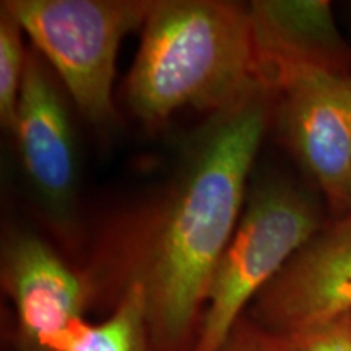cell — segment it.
I'll list each match as a JSON object with an SVG mask.
<instances>
[{
    "label": "cell",
    "mask_w": 351,
    "mask_h": 351,
    "mask_svg": "<svg viewBox=\"0 0 351 351\" xmlns=\"http://www.w3.org/2000/svg\"><path fill=\"white\" fill-rule=\"evenodd\" d=\"M350 320H351V314H350Z\"/></svg>",
    "instance_id": "obj_15"
},
{
    "label": "cell",
    "mask_w": 351,
    "mask_h": 351,
    "mask_svg": "<svg viewBox=\"0 0 351 351\" xmlns=\"http://www.w3.org/2000/svg\"><path fill=\"white\" fill-rule=\"evenodd\" d=\"M249 12L257 82L267 90L289 69H351V49L327 0H256Z\"/></svg>",
    "instance_id": "obj_9"
},
{
    "label": "cell",
    "mask_w": 351,
    "mask_h": 351,
    "mask_svg": "<svg viewBox=\"0 0 351 351\" xmlns=\"http://www.w3.org/2000/svg\"><path fill=\"white\" fill-rule=\"evenodd\" d=\"M256 322L275 335L351 314V215L335 218L309 239L262 289Z\"/></svg>",
    "instance_id": "obj_6"
},
{
    "label": "cell",
    "mask_w": 351,
    "mask_h": 351,
    "mask_svg": "<svg viewBox=\"0 0 351 351\" xmlns=\"http://www.w3.org/2000/svg\"><path fill=\"white\" fill-rule=\"evenodd\" d=\"M13 134L43 212L57 231L69 232L77 210V160L65 103L38 51L28 64Z\"/></svg>",
    "instance_id": "obj_7"
},
{
    "label": "cell",
    "mask_w": 351,
    "mask_h": 351,
    "mask_svg": "<svg viewBox=\"0 0 351 351\" xmlns=\"http://www.w3.org/2000/svg\"><path fill=\"white\" fill-rule=\"evenodd\" d=\"M153 0H8L2 8L96 125L114 119L112 83L121 41L142 28Z\"/></svg>",
    "instance_id": "obj_4"
},
{
    "label": "cell",
    "mask_w": 351,
    "mask_h": 351,
    "mask_svg": "<svg viewBox=\"0 0 351 351\" xmlns=\"http://www.w3.org/2000/svg\"><path fill=\"white\" fill-rule=\"evenodd\" d=\"M324 226L306 191L280 178L257 184L213 274L194 351H221L244 307Z\"/></svg>",
    "instance_id": "obj_3"
},
{
    "label": "cell",
    "mask_w": 351,
    "mask_h": 351,
    "mask_svg": "<svg viewBox=\"0 0 351 351\" xmlns=\"http://www.w3.org/2000/svg\"><path fill=\"white\" fill-rule=\"evenodd\" d=\"M288 148L315 182L335 218L351 197V69L296 67L270 83Z\"/></svg>",
    "instance_id": "obj_5"
},
{
    "label": "cell",
    "mask_w": 351,
    "mask_h": 351,
    "mask_svg": "<svg viewBox=\"0 0 351 351\" xmlns=\"http://www.w3.org/2000/svg\"><path fill=\"white\" fill-rule=\"evenodd\" d=\"M147 298L140 283L127 285L111 317L98 326L80 320L52 351H148Z\"/></svg>",
    "instance_id": "obj_10"
},
{
    "label": "cell",
    "mask_w": 351,
    "mask_h": 351,
    "mask_svg": "<svg viewBox=\"0 0 351 351\" xmlns=\"http://www.w3.org/2000/svg\"><path fill=\"white\" fill-rule=\"evenodd\" d=\"M346 215H351V197H350V205H348V213Z\"/></svg>",
    "instance_id": "obj_14"
},
{
    "label": "cell",
    "mask_w": 351,
    "mask_h": 351,
    "mask_svg": "<svg viewBox=\"0 0 351 351\" xmlns=\"http://www.w3.org/2000/svg\"><path fill=\"white\" fill-rule=\"evenodd\" d=\"M23 29L19 21L0 8V122L13 132L16 108L23 86L28 51L23 46Z\"/></svg>",
    "instance_id": "obj_11"
},
{
    "label": "cell",
    "mask_w": 351,
    "mask_h": 351,
    "mask_svg": "<svg viewBox=\"0 0 351 351\" xmlns=\"http://www.w3.org/2000/svg\"><path fill=\"white\" fill-rule=\"evenodd\" d=\"M258 85L249 5L158 0L125 83L135 117L160 125L186 108L217 112Z\"/></svg>",
    "instance_id": "obj_2"
},
{
    "label": "cell",
    "mask_w": 351,
    "mask_h": 351,
    "mask_svg": "<svg viewBox=\"0 0 351 351\" xmlns=\"http://www.w3.org/2000/svg\"><path fill=\"white\" fill-rule=\"evenodd\" d=\"M221 351H287L282 339L262 328H243L232 332Z\"/></svg>",
    "instance_id": "obj_13"
},
{
    "label": "cell",
    "mask_w": 351,
    "mask_h": 351,
    "mask_svg": "<svg viewBox=\"0 0 351 351\" xmlns=\"http://www.w3.org/2000/svg\"><path fill=\"white\" fill-rule=\"evenodd\" d=\"M274 116L275 95L261 83L212 112L163 195L122 241L117 256L130 269L129 285L143 287L158 350L178 351L194 330L238 228L249 174Z\"/></svg>",
    "instance_id": "obj_1"
},
{
    "label": "cell",
    "mask_w": 351,
    "mask_h": 351,
    "mask_svg": "<svg viewBox=\"0 0 351 351\" xmlns=\"http://www.w3.org/2000/svg\"><path fill=\"white\" fill-rule=\"evenodd\" d=\"M287 351H351L350 315L278 335Z\"/></svg>",
    "instance_id": "obj_12"
},
{
    "label": "cell",
    "mask_w": 351,
    "mask_h": 351,
    "mask_svg": "<svg viewBox=\"0 0 351 351\" xmlns=\"http://www.w3.org/2000/svg\"><path fill=\"white\" fill-rule=\"evenodd\" d=\"M2 280L29 350L52 351L83 320L86 285L36 234L12 232L5 239Z\"/></svg>",
    "instance_id": "obj_8"
}]
</instances>
